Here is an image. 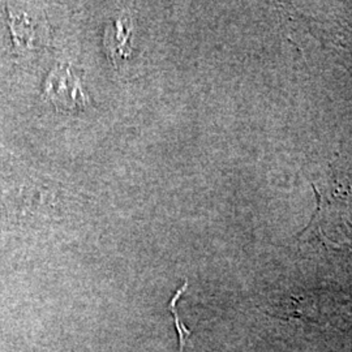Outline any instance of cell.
<instances>
[{"instance_id":"6da1fadb","label":"cell","mask_w":352,"mask_h":352,"mask_svg":"<svg viewBox=\"0 0 352 352\" xmlns=\"http://www.w3.org/2000/svg\"><path fill=\"white\" fill-rule=\"evenodd\" d=\"M43 98L62 113H76L89 104V96L69 64H58L51 71L43 89Z\"/></svg>"},{"instance_id":"7a4b0ae2","label":"cell","mask_w":352,"mask_h":352,"mask_svg":"<svg viewBox=\"0 0 352 352\" xmlns=\"http://www.w3.org/2000/svg\"><path fill=\"white\" fill-rule=\"evenodd\" d=\"M132 20L120 17L113 25H109L104 32V50L113 67H118L119 60L128 59L132 54Z\"/></svg>"},{"instance_id":"3957f363","label":"cell","mask_w":352,"mask_h":352,"mask_svg":"<svg viewBox=\"0 0 352 352\" xmlns=\"http://www.w3.org/2000/svg\"><path fill=\"white\" fill-rule=\"evenodd\" d=\"M187 286H188V282L186 280V282H184V285L176 291L174 298L170 300L168 305H167V309L171 312V315L174 316L176 331H177V336H179V350H180V352H183V350H184L186 343H187V340H188L189 337H190V334H192V333H190V330L187 329L184 324H182V322H180V320H179V317H177V312H176V302H177V299L180 298V295L186 292Z\"/></svg>"}]
</instances>
